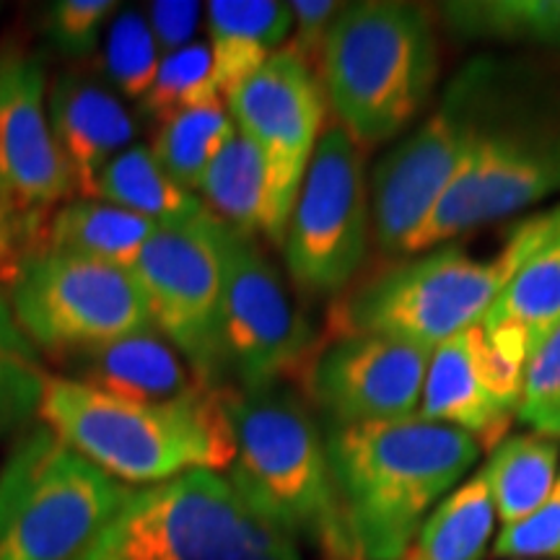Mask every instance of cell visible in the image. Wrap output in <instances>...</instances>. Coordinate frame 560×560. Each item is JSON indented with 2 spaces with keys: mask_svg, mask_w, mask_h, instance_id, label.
<instances>
[{
  "mask_svg": "<svg viewBox=\"0 0 560 560\" xmlns=\"http://www.w3.org/2000/svg\"><path fill=\"white\" fill-rule=\"evenodd\" d=\"M223 257V359L234 389H265L306 369L314 327L255 236L219 221Z\"/></svg>",
  "mask_w": 560,
  "mask_h": 560,
  "instance_id": "12",
  "label": "cell"
},
{
  "mask_svg": "<svg viewBox=\"0 0 560 560\" xmlns=\"http://www.w3.org/2000/svg\"><path fill=\"white\" fill-rule=\"evenodd\" d=\"M200 195L206 198L210 213L226 226L247 236L265 234L272 244H280L272 215L268 164L260 149L240 130L210 164L200 182Z\"/></svg>",
  "mask_w": 560,
  "mask_h": 560,
  "instance_id": "22",
  "label": "cell"
},
{
  "mask_svg": "<svg viewBox=\"0 0 560 560\" xmlns=\"http://www.w3.org/2000/svg\"><path fill=\"white\" fill-rule=\"evenodd\" d=\"M5 299L34 348L62 359L156 330L136 272L58 249L21 257Z\"/></svg>",
  "mask_w": 560,
  "mask_h": 560,
  "instance_id": "8",
  "label": "cell"
},
{
  "mask_svg": "<svg viewBox=\"0 0 560 560\" xmlns=\"http://www.w3.org/2000/svg\"><path fill=\"white\" fill-rule=\"evenodd\" d=\"M206 9L215 86L226 100L289 45L293 11L291 3L278 0H213Z\"/></svg>",
  "mask_w": 560,
  "mask_h": 560,
  "instance_id": "21",
  "label": "cell"
},
{
  "mask_svg": "<svg viewBox=\"0 0 560 560\" xmlns=\"http://www.w3.org/2000/svg\"><path fill=\"white\" fill-rule=\"evenodd\" d=\"M340 9L342 3H332V0H293V32L285 47L310 66L319 62L322 47Z\"/></svg>",
  "mask_w": 560,
  "mask_h": 560,
  "instance_id": "36",
  "label": "cell"
},
{
  "mask_svg": "<svg viewBox=\"0 0 560 560\" xmlns=\"http://www.w3.org/2000/svg\"><path fill=\"white\" fill-rule=\"evenodd\" d=\"M236 457L226 478L265 520L322 560H363L335 488L325 431L285 384L229 387Z\"/></svg>",
  "mask_w": 560,
  "mask_h": 560,
  "instance_id": "3",
  "label": "cell"
},
{
  "mask_svg": "<svg viewBox=\"0 0 560 560\" xmlns=\"http://www.w3.org/2000/svg\"><path fill=\"white\" fill-rule=\"evenodd\" d=\"M136 272L156 332L185 359L202 387L226 384L223 359V257L219 219L159 226L138 257Z\"/></svg>",
  "mask_w": 560,
  "mask_h": 560,
  "instance_id": "11",
  "label": "cell"
},
{
  "mask_svg": "<svg viewBox=\"0 0 560 560\" xmlns=\"http://www.w3.org/2000/svg\"><path fill=\"white\" fill-rule=\"evenodd\" d=\"M231 120L268 164L280 244L310 161L325 132L327 100L319 75L289 47L278 50L226 96Z\"/></svg>",
  "mask_w": 560,
  "mask_h": 560,
  "instance_id": "14",
  "label": "cell"
},
{
  "mask_svg": "<svg viewBox=\"0 0 560 560\" xmlns=\"http://www.w3.org/2000/svg\"><path fill=\"white\" fill-rule=\"evenodd\" d=\"M213 100H223L215 86L213 55L206 42H192V45L161 58L156 81L149 94L138 102V107L145 120L156 122L161 128L182 112Z\"/></svg>",
  "mask_w": 560,
  "mask_h": 560,
  "instance_id": "30",
  "label": "cell"
},
{
  "mask_svg": "<svg viewBox=\"0 0 560 560\" xmlns=\"http://www.w3.org/2000/svg\"><path fill=\"white\" fill-rule=\"evenodd\" d=\"M482 86L478 138L402 255L436 249L454 236L527 210L560 190V117L490 125L482 120Z\"/></svg>",
  "mask_w": 560,
  "mask_h": 560,
  "instance_id": "9",
  "label": "cell"
},
{
  "mask_svg": "<svg viewBox=\"0 0 560 560\" xmlns=\"http://www.w3.org/2000/svg\"><path fill=\"white\" fill-rule=\"evenodd\" d=\"M47 112L75 192L96 200V182L109 161L136 145L138 122L109 89L86 75L60 73L47 89Z\"/></svg>",
  "mask_w": 560,
  "mask_h": 560,
  "instance_id": "18",
  "label": "cell"
},
{
  "mask_svg": "<svg viewBox=\"0 0 560 560\" xmlns=\"http://www.w3.org/2000/svg\"><path fill=\"white\" fill-rule=\"evenodd\" d=\"M156 229L153 221L107 200L81 198L52 215L45 247L132 270Z\"/></svg>",
  "mask_w": 560,
  "mask_h": 560,
  "instance_id": "23",
  "label": "cell"
},
{
  "mask_svg": "<svg viewBox=\"0 0 560 560\" xmlns=\"http://www.w3.org/2000/svg\"><path fill=\"white\" fill-rule=\"evenodd\" d=\"M516 418L527 423L532 433L560 439V325L527 359Z\"/></svg>",
  "mask_w": 560,
  "mask_h": 560,
  "instance_id": "32",
  "label": "cell"
},
{
  "mask_svg": "<svg viewBox=\"0 0 560 560\" xmlns=\"http://www.w3.org/2000/svg\"><path fill=\"white\" fill-rule=\"evenodd\" d=\"M439 9L446 26L465 39L560 47V0H467Z\"/></svg>",
  "mask_w": 560,
  "mask_h": 560,
  "instance_id": "28",
  "label": "cell"
},
{
  "mask_svg": "<svg viewBox=\"0 0 560 560\" xmlns=\"http://www.w3.org/2000/svg\"><path fill=\"white\" fill-rule=\"evenodd\" d=\"M39 58L0 52V198L47 208L75 192L73 172L55 140Z\"/></svg>",
  "mask_w": 560,
  "mask_h": 560,
  "instance_id": "17",
  "label": "cell"
},
{
  "mask_svg": "<svg viewBox=\"0 0 560 560\" xmlns=\"http://www.w3.org/2000/svg\"><path fill=\"white\" fill-rule=\"evenodd\" d=\"M86 560H304L219 472L132 490Z\"/></svg>",
  "mask_w": 560,
  "mask_h": 560,
  "instance_id": "6",
  "label": "cell"
},
{
  "mask_svg": "<svg viewBox=\"0 0 560 560\" xmlns=\"http://www.w3.org/2000/svg\"><path fill=\"white\" fill-rule=\"evenodd\" d=\"M42 423L125 486H156L187 472H223L236 441L229 387H200L172 402H136L50 374Z\"/></svg>",
  "mask_w": 560,
  "mask_h": 560,
  "instance_id": "1",
  "label": "cell"
},
{
  "mask_svg": "<svg viewBox=\"0 0 560 560\" xmlns=\"http://www.w3.org/2000/svg\"><path fill=\"white\" fill-rule=\"evenodd\" d=\"M130 493L39 425L0 470V560H86Z\"/></svg>",
  "mask_w": 560,
  "mask_h": 560,
  "instance_id": "7",
  "label": "cell"
},
{
  "mask_svg": "<svg viewBox=\"0 0 560 560\" xmlns=\"http://www.w3.org/2000/svg\"><path fill=\"white\" fill-rule=\"evenodd\" d=\"M96 200L130 210L156 226L187 223L208 213L198 192L182 187L159 164L149 145H130L109 161L96 182Z\"/></svg>",
  "mask_w": 560,
  "mask_h": 560,
  "instance_id": "24",
  "label": "cell"
},
{
  "mask_svg": "<svg viewBox=\"0 0 560 560\" xmlns=\"http://www.w3.org/2000/svg\"><path fill=\"white\" fill-rule=\"evenodd\" d=\"M495 516L486 475L475 472L425 516L408 556L412 560H480L493 537Z\"/></svg>",
  "mask_w": 560,
  "mask_h": 560,
  "instance_id": "26",
  "label": "cell"
},
{
  "mask_svg": "<svg viewBox=\"0 0 560 560\" xmlns=\"http://www.w3.org/2000/svg\"><path fill=\"white\" fill-rule=\"evenodd\" d=\"M488 340L511 359H527L560 325V208L545 213L540 242L480 322Z\"/></svg>",
  "mask_w": 560,
  "mask_h": 560,
  "instance_id": "19",
  "label": "cell"
},
{
  "mask_svg": "<svg viewBox=\"0 0 560 560\" xmlns=\"http://www.w3.org/2000/svg\"><path fill=\"white\" fill-rule=\"evenodd\" d=\"M161 55L143 11H117L104 39V75L125 100L140 102L156 81Z\"/></svg>",
  "mask_w": 560,
  "mask_h": 560,
  "instance_id": "31",
  "label": "cell"
},
{
  "mask_svg": "<svg viewBox=\"0 0 560 560\" xmlns=\"http://www.w3.org/2000/svg\"><path fill=\"white\" fill-rule=\"evenodd\" d=\"M371 240L363 149L338 122L325 128L283 236L285 268L304 296H335L359 276Z\"/></svg>",
  "mask_w": 560,
  "mask_h": 560,
  "instance_id": "10",
  "label": "cell"
},
{
  "mask_svg": "<svg viewBox=\"0 0 560 560\" xmlns=\"http://www.w3.org/2000/svg\"><path fill=\"white\" fill-rule=\"evenodd\" d=\"M143 13L161 55H170L192 45L206 11L195 0H153Z\"/></svg>",
  "mask_w": 560,
  "mask_h": 560,
  "instance_id": "35",
  "label": "cell"
},
{
  "mask_svg": "<svg viewBox=\"0 0 560 560\" xmlns=\"http://www.w3.org/2000/svg\"><path fill=\"white\" fill-rule=\"evenodd\" d=\"M236 136V125L223 100L182 112L164 122L151 143V153L172 179L187 190H200L210 164Z\"/></svg>",
  "mask_w": 560,
  "mask_h": 560,
  "instance_id": "27",
  "label": "cell"
},
{
  "mask_svg": "<svg viewBox=\"0 0 560 560\" xmlns=\"http://www.w3.org/2000/svg\"><path fill=\"white\" fill-rule=\"evenodd\" d=\"M327 457L363 560H402L431 509L478 462L465 431L418 416L325 425Z\"/></svg>",
  "mask_w": 560,
  "mask_h": 560,
  "instance_id": "2",
  "label": "cell"
},
{
  "mask_svg": "<svg viewBox=\"0 0 560 560\" xmlns=\"http://www.w3.org/2000/svg\"><path fill=\"white\" fill-rule=\"evenodd\" d=\"M50 371L42 366L34 342L21 332L0 291V436L21 429L39 412Z\"/></svg>",
  "mask_w": 560,
  "mask_h": 560,
  "instance_id": "29",
  "label": "cell"
},
{
  "mask_svg": "<svg viewBox=\"0 0 560 560\" xmlns=\"http://www.w3.org/2000/svg\"><path fill=\"white\" fill-rule=\"evenodd\" d=\"M402 560H412V558H410V556H405V558H402Z\"/></svg>",
  "mask_w": 560,
  "mask_h": 560,
  "instance_id": "37",
  "label": "cell"
},
{
  "mask_svg": "<svg viewBox=\"0 0 560 560\" xmlns=\"http://www.w3.org/2000/svg\"><path fill=\"white\" fill-rule=\"evenodd\" d=\"M482 70L475 62L454 81L436 115L376 161L369 177L371 234L384 252L402 255L452 185L480 132Z\"/></svg>",
  "mask_w": 560,
  "mask_h": 560,
  "instance_id": "13",
  "label": "cell"
},
{
  "mask_svg": "<svg viewBox=\"0 0 560 560\" xmlns=\"http://www.w3.org/2000/svg\"><path fill=\"white\" fill-rule=\"evenodd\" d=\"M117 11V0H58L47 9L45 34L68 58H91Z\"/></svg>",
  "mask_w": 560,
  "mask_h": 560,
  "instance_id": "33",
  "label": "cell"
},
{
  "mask_svg": "<svg viewBox=\"0 0 560 560\" xmlns=\"http://www.w3.org/2000/svg\"><path fill=\"white\" fill-rule=\"evenodd\" d=\"M524 363L488 340L482 325L433 348L425 369L418 418L465 431L480 450L506 439L522 405Z\"/></svg>",
  "mask_w": 560,
  "mask_h": 560,
  "instance_id": "16",
  "label": "cell"
},
{
  "mask_svg": "<svg viewBox=\"0 0 560 560\" xmlns=\"http://www.w3.org/2000/svg\"><path fill=\"white\" fill-rule=\"evenodd\" d=\"M542 229L545 215L524 221L493 260H478L457 244H441L423 257L384 270L340 301L330 322L335 338L380 335L439 348L486 319L511 276L540 242Z\"/></svg>",
  "mask_w": 560,
  "mask_h": 560,
  "instance_id": "5",
  "label": "cell"
},
{
  "mask_svg": "<svg viewBox=\"0 0 560 560\" xmlns=\"http://www.w3.org/2000/svg\"><path fill=\"white\" fill-rule=\"evenodd\" d=\"M436 75L429 13L400 0L342 3L319 55L325 100L361 149L408 130L429 104Z\"/></svg>",
  "mask_w": 560,
  "mask_h": 560,
  "instance_id": "4",
  "label": "cell"
},
{
  "mask_svg": "<svg viewBox=\"0 0 560 560\" xmlns=\"http://www.w3.org/2000/svg\"><path fill=\"white\" fill-rule=\"evenodd\" d=\"M493 552L501 558H560V472L550 495L522 522L501 529Z\"/></svg>",
  "mask_w": 560,
  "mask_h": 560,
  "instance_id": "34",
  "label": "cell"
},
{
  "mask_svg": "<svg viewBox=\"0 0 560 560\" xmlns=\"http://www.w3.org/2000/svg\"><path fill=\"white\" fill-rule=\"evenodd\" d=\"M493 495L495 514L503 527L522 522L548 499L560 472V450L556 439L540 433L506 436L490 452L480 470Z\"/></svg>",
  "mask_w": 560,
  "mask_h": 560,
  "instance_id": "25",
  "label": "cell"
},
{
  "mask_svg": "<svg viewBox=\"0 0 560 560\" xmlns=\"http://www.w3.org/2000/svg\"><path fill=\"white\" fill-rule=\"evenodd\" d=\"M68 380L136 402H172L202 384L156 330L128 335L66 355Z\"/></svg>",
  "mask_w": 560,
  "mask_h": 560,
  "instance_id": "20",
  "label": "cell"
},
{
  "mask_svg": "<svg viewBox=\"0 0 560 560\" xmlns=\"http://www.w3.org/2000/svg\"><path fill=\"white\" fill-rule=\"evenodd\" d=\"M433 350L380 335H338L306 363V392L327 425L418 416Z\"/></svg>",
  "mask_w": 560,
  "mask_h": 560,
  "instance_id": "15",
  "label": "cell"
}]
</instances>
